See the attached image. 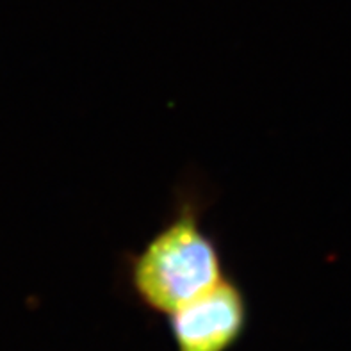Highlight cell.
<instances>
[{"label": "cell", "mask_w": 351, "mask_h": 351, "mask_svg": "<svg viewBox=\"0 0 351 351\" xmlns=\"http://www.w3.org/2000/svg\"><path fill=\"white\" fill-rule=\"evenodd\" d=\"M214 200L204 175L186 171L159 228L139 250L121 252L118 276L139 307L166 317L230 273L221 243L205 227Z\"/></svg>", "instance_id": "cell-1"}, {"label": "cell", "mask_w": 351, "mask_h": 351, "mask_svg": "<svg viewBox=\"0 0 351 351\" xmlns=\"http://www.w3.org/2000/svg\"><path fill=\"white\" fill-rule=\"evenodd\" d=\"M166 319L177 351H230L248 330V296L228 273Z\"/></svg>", "instance_id": "cell-2"}]
</instances>
